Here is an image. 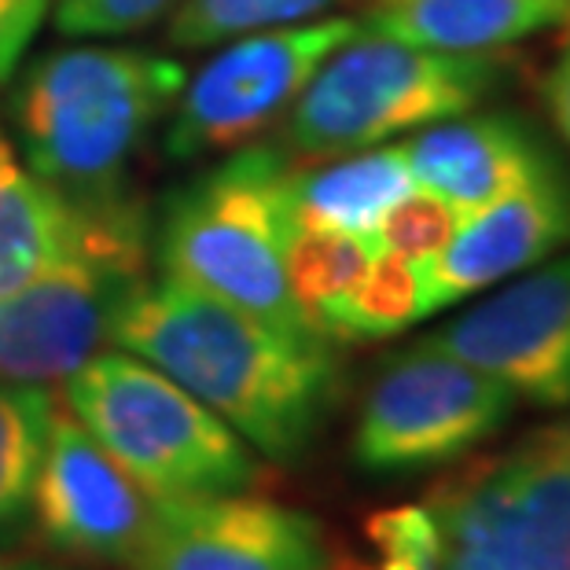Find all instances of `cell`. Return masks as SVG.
<instances>
[{"label": "cell", "mask_w": 570, "mask_h": 570, "mask_svg": "<svg viewBox=\"0 0 570 570\" xmlns=\"http://www.w3.org/2000/svg\"><path fill=\"white\" fill-rule=\"evenodd\" d=\"M155 497L107 449L56 405L33 490L38 538L70 560L129 567L151 527Z\"/></svg>", "instance_id": "cell-11"}, {"label": "cell", "mask_w": 570, "mask_h": 570, "mask_svg": "<svg viewBox=\"0 0 570 570\" xmlns=\"http://www.w3.org/2000/svg\"><path fill=\"white\" fill-rule=\"evenodd\" d=\"M52 0H0V81L19 70Z\"/></svg>", "instance_id": "cell-26"}, {"label": "cell", "mask_w": 570, "mask_h": 570, "mask_svg": "<svg viewBox=\"0 0 570 570\" xmlns=\"http://www.w3.org/2000/svg\"><path fill=\"white\" fill-rule=\"evenodd\" d=\"M523 538V570H570V416L504 449Z\"/></svg>", "instance_id": "cell-18"}, {"label": "cell", "mask_w": 570, "mask_h": 570, "mask_svg": "<svg viewBox=\"0 0 570 570\" xmlns=\"http://www.w3.org/2000/svg\"><path fill=\"white\" fill-rule=\"evenodd\" d=\"M148 284V214L122 191L89 199L78 244L0 298V380L56 383L111 346L126 302Z\"/></svg>", "instance_id": "cell-6"}, {"label": "cell", "mask_w": 570, "mask_h": 570, "mask_svg": "<svg viewBox=\"0 0 570 570\" xmlns=\"http://www.w3.org/2000/svg\"><path fill=\"white\" fill-rule=\"evenodd\" d=\"M412 188L416 180L405 159V144L346 151V159L332 166L306 169V174L291 169L287 180L295 225L335 228V233L354 236H372L380 217Z\"/></svg>", "instance_id": "cell-17"}, {"label": "cell", "mask_w": 570, "mask_h": 570, "mask_svg": "<svg viewBox=\"0 0 570 570\" xmlns=\"http://www.w3.org/2000/svg\"><path fill=\"white\" fill-rule=\"evenodd\" d=\"M174 0H59L56 22L67 38H122L151 27Z\"/></svg>", "instance_id": "cell-25"}, {"label": "cell", "mask_w": 570, "mask_h": 570, "mask_svg": "<svg viewBox=\"0 0 570 570\" xmlns=\"http://www.w3.org/2000/svg\"><path fill=\"white\" fill-rule=\"evenodd\" d=\"M111 346L163 368L276 464L306 456L338 397L327 338L291 335L166 276L126 302Z\"/></svg>", "instance_id": "cell-1"}, {"label": "cell", "mask_w": 570, "mask_h": 570, "mask_svg": "<svg viewBox=\"0 0 570 570\" xmlns=\"http://www.w3.org/2000/svg\"><path fill=\"white\" fill-rule=\"evenodd\" d=\"M372 258H375V247L368 236L295 225L287 236V250H284V273H287L291 298H295L298 309L324 332L327 313L357 287L361 276L368 273Z\"/></svg>", "instance_id": "cell-21"}, {"label": "cell", "mask_w": 570, "mask_h": 570, "mask_svg": "<svg viewBox=\"0 0 570 570\" xmlns=\"http://www.w3.org/2000/svg\"><path fill=\"white\" fill-rule=\"evenodd\" d=\"M357 30L361 22L346 16H321L295 27L239 33L196 78L185 81L174 122L166 129V151L188 163L254 140L291 111L327 56Z\"/></svg>", "instance_id": "cell-8"}, {"label": "cell", "mask_w": 570, "mask_h": 570, "mask_svg": "<svg viewBox=\"0 0 570 570\" xmlns=\"http://www.w3.org/2000/svg\"><path fill=\"white\" fill-rule=\"evenodd\" d=\"M0 570H67V567H56V563L33 560V556H16V552L0 549Z\"/></svg>", "instance_id": "cell-28"}, {"label": "cell", "mask_w": 570, "mask_h": 570, "mask_svg": "<svg viewBox=\"0 0 570 570\" xmlns=\"http://www.w3.org/2000/svg\"><path fill=\"white\" fill-rule=\"evenodd\" d=\"M431 317L428 281L423 265L394 258V254H375L368 273L357 287L327 313L324 335L332 338H386L405 327Z\"/></svg>", "instance_id": "cell-20"}, {"label": "cell", "mask_w": 570, "mask_h": 570, "mask_svg": "<svg viewBox=\"0 0 570 570\" xmlns=\"http://www.w3.org/2000/svg\"><path fill=\"white\" fill-rule=\"evenodd\" d=\"M439 530V570H523V538L504 453L464 460L423 497Z\"/></svg>", "instance_id": "cell-14"}, {"label": "cell", "mask_w": 570, "mask_h": 570, "mask_svg": "<svg viewBox=\"0 0 570 570\" xmlns=\"http://www.w3.org/2000/svg\"><path fill=\"white\" fill-rule=\"evenodd\" d=\"M460 222H464V214L456 206H449L434 191L412 188L409 196H402L380 217V225L372 228L368 239L375 254H394V258L428 265L456 236Z\"/></svg>", "instance_id": "cell-23"}, {"label": "cell", "mask_w": 570, "mask_h": 570, "mask_svg": "<svg viewBox=\"0 0 570 570\" xmlns=\"http://www.w3.org/2000/svg\"><path fill=\"white\" fill-rule=\"evenodd\" d=\"M338 4L346 0H180L169 41L177 48H210L239 33L321 19Z\"/></svg>", "instance_id": "cell-22"}, {"label": "cell", "mask_w": 570, "mask_h": 570, "mask_svg": "<svg viewBox=\"0 0 570 570\" xmlns=\"http://www.w3.org/2000/svg\"><path fill=\"white\" fill-rule=\"evenodd\" d=\"M567 19L570 0H372L361 30L434 52H504Z\"/></svg>", "instance_id": "cell-15"}, {"label": "cell", "mask_w": 570, "mask_h": 570, "mask_svg": "<svg viewBox=\"0 0 570 570\" xmlns=\"http://www.w3.org/2000/svg\"><path fill=\"white\" fill-rule=\"evenodd\" d=\"M52 412L56 397L41 383L0 380V549H8L33 515Z\"/></svg>", "instance_id": "cell-19"}, {"label": "cell", "mask_w": 570, "mask_h": 570, "mask_svg": "<svg viewBox=\"0 0 570 570\" xmlns=\"http://www.w3.org/2000/svg\"><path fill=\"white\" fill-rule=\"evenodd\" d=\"M327 530L269 497L210 493L155 501L151 527L126 570H327Z\"/></svg>", "instance_id": "cell-10"}, {"label": "cell", "mask_w": 570, "mask_h": 570, "mask_svg": "<svg viewBox=\"0 0 570 570\" xmlns=\"http://www.w3.org/2000/svg\"><path fill=\"white\" fill-rule=\"evenodd\" d=\"M519 397L493 375L420 338L375 375L354 428V464L368 475L453 468L512 420Z\"/></svg>", "instance_id": "cell-7"}, {"label": "cell", "mask_w": 570, "mask_h": 570, "mask_svg": "<svg viewBox=\"0 0 570 570\" xmlns=\"http://www.w3.org/2000/svg\"><path fill=\"white\" fill-rule=\"evenodd\" d=\"M327 570H368V567H365V563H357V560H338V556H335V563L327 567Z\"/></svg>", "instance_id": "cell-29"}, {"label": "cell", "mask_w": 570, "mask_h": 570, "mask_svg": "<svg viewBox=\"0 0 570 570\" xmlns=\"http://www.w3.org/2000/svg\"><path fill=\"white\" fill-rule=\"evenodd\" d=\"M368 541L380 556L375 570H439V530L423 501L375 512Z\"/></svg>", "instance_id": "cell-24"}, {"label": "cell", "mask_w": 570, "mask_h": 570, "mask_svg": "<svg viewBox=\"0 0 570 570\" xmlns=\"http://www.w3.org/2000/svg\"><path fill=\"white\" fill-rule=\"evenodd\" d=\"M63 405L155 501L239 493L258 482V453L129 350L107 346L70 372Z\"/></svg>", "instance_id": "cell-5"}, {"label": "cell", "mask_w": 570, "mask_h": 570, "mask_svg": "<svg viewBox=\"0 0 570 570\" xmlns=\"http://www.w3.org/2000/svg\"><path fill=\"white\" fill-rule=\"evenodd\" d=\"M570 247V177L563 166L460 222L439 258L423 265L431 313L475 298Z\"/></svg>", "instance_id": "cell-12"}, {"label": "cell", "mask_w": 570, "mask_h": 570, "mask_svg": "<svg viewBox=\"0 0 570 570\" xmlns=\"http://www.w3.org/2000/svg\"><path fill=\"white\" fill-rule=\"evenodd\" d=\"M508 81L501 52H434L357 30L291 104L295 155H346L475 111Z\"/></svg>", "instance_id": "cell-4"}, {"label": "cell", "mask_w": 570, "mask_h": 570, "mask_svg": "<svg viewBox=\"0 0 570 570\" xmlns=\"http://www.w3.org/2000/svg\"><path fill=\"white\" fill-rule=\"evenodd\" d=\"M180 89L177 59L137 48H67L27 70L11 115L33 174L70 199H104L122 191L129 159Z\"/></svg>", "instance_id": "cell-2"}, {"label": "cell", "mask_w": 570, "mask_h": 570, "mask_svg": "<svg viewBox=\"0 0 570 570\" xmlns=\"http://www.w3.org/2000/svg\"><path fill=\"white\" fill-rule=\"evenodd\" d=\"M541 92H544V107H549L556 129H560L563 140L570 144V41L560 52V59L552 63L549 75H544Z\"/></svg>", "instance_id": "cell-27"}, {"label": "cell", "mask_w": 570, "mask_h": 570, "mask_svg": "<svg viewBox=\"0 0 570 570\" xmlns=\"http://www.w3.org/2000/svg\"><path fill=\"white\" fill-rule=\"evenodd\" d=\"M405 159L416 188L434 191L464 217L560 166L523 118L471 111L416 129L405 140Z\"/></svg>", "instance_id": "cell-13"}, {"label": "cell", "mask_w": 570, "mask_h": 570, "mask_svg": "<svg viewBox=\"0 0 570 570\" xmlns=\"http://www.w3.org/2000/svg\"><path fill=\"white\" fill-rule=\"evenodd\" d=\"M428 343L493 375L519 402L570 409V250L512 276Z\"/></svg>", "instance_id": "cell-9"}, {"label": "cell", "mask_w": 570, "mask_h": 570, "mask_svg": "<svg viewBox=\"0 0 570 570\" xmlns=\"http://www.w3.org/2000/svg\"><path fill=\"white\" fill-rule=\"evenodd\" d=\"M89 199H70L27 169L0 137V298L38 281L78 244Z\"/></svg>", "instance_id": "cell-16"}, {"label": "cell", "mask_w": 570, "mask_h": 570, "mask_svg": "<svg viewBox=\"0 0 570 570\" xmlns=\"http://www.w3.org/2000/svg\"><path fill=\"white\" fill-rule=\"evenodd\" d=\"M291 166L276 148H247L169 196L155 262L166 281L254 313L291 335L327 338L291 298L284 250L295 228ZM332 343V338H327Z\"/></svg>", "instance_id": "cell-3"}]
</instances>
